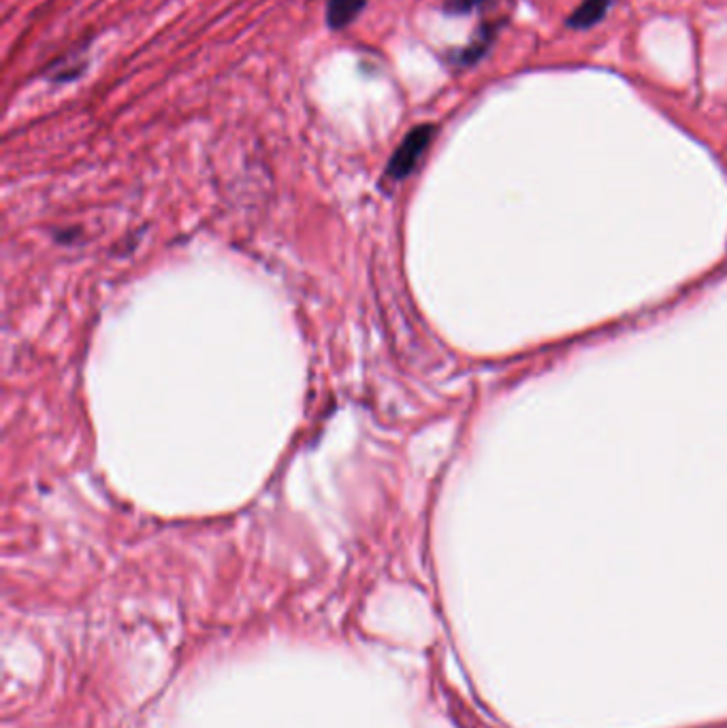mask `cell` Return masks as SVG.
I'll list each match as a JSON object with an SVG mask.
<instances>
[{
	"label": "cell",
	"mask_w": 727,
	"mask_h": 728,
	"mask_svg": "<svg viewBox=\"0 0 727 728\" xmlns=\"http://www.w3.org/2000/svg\"><path fill=\"white\" fill-rule=\"evenodd\" d=\"M612 2L614 0H583L567 17V26L574 30H587L598 26L607 17Z\"/></svg>",
	"instance_id": "5"
},
{
	"label": "cell",
	"mask_w": 727,
	"mask_h": 728,
	"mask_svg": "<svg viewBox=\"0 0 727 728\" xmlns=\"http://www.w3.org/2000/svg\"><path fill=\"white\" fill-rule=\"evenodd\" d=\"M495 37H497V26H493V24L481 26V30H476L474 39H472L461 52H457L455 56L450 58V62H452L455 66H459V68L474 66L476 62H481V60L485 58L488 48H490V43L495 41Z\"/></svg>",
	"instance_id": "4"
},
{
	"label": "cell",
	"mask_w": 727,
	"mask_h": 728,
	"mask_svg": "<svg viewBox=\"0 0 727 728\" xmlns=\"http://www.w3.org/2000/svg\"><path fill=\"white\" fill-rule=\"evenodd\" d=\"M369 0H327L324 20L327 28L333 33L350 28L365 11Z\"/></svg>",
	"instance_id": "3"
},
{
	"label": "cell",
	"mask_w": 727,
	"mask_h": 728,
	"mask_svg": "<svg viewBox=\"0 0 727 728\" xmlns=\"http://www.w3.org/2000/svg\"><path fill=\"white\" fill-rule=\"evenodd\" d=\"M486 2L488 0H442V9L446 15H470Z\"/></svg>",
	"instance_id": "6"
},
{
	"label": "cell",
	"mask_w": 727,
	"mask_h": 728,
	"mask_svg": "<svg viewBox=\"0 0 727 728\" xmlns=\"http://www.w3.org/2000/svg\"><path fill=\"white\" fill-rule=\"evenodd\" d=\"M435 132H437L435 124H419V126H414L404 137V141L399 143V148L395 150V154L391 156L386 170H384L386 181L399 183L406 177H410L419 168V165H421L426 150L431 148V143L435 139Z\"/></svg>",
	"instance_id": "1"
},
{
	"label": "cell",
	"mask_w": 727,
	"mask_h": 728,
	"mask_svg": "<svg viewBox=\"0 0 727 728\" xmlns=\"http://www.w3.org/2000/svg\"><path fill=\"white\" fill-rule=\"evenodd\" d=\"M84 54H88V43H81L77 50H71L56 62H52L46 71V79L50 84H71L79 79L88 68V60Z\"/></svg>",
	"instance_id": "2"
}]
</instances>
